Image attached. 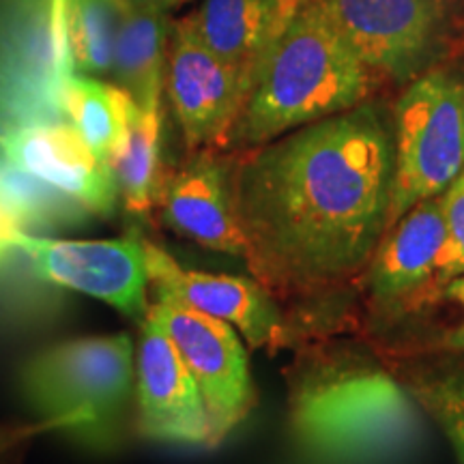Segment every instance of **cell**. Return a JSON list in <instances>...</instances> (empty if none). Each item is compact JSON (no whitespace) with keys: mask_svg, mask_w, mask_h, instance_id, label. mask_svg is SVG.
I'll use <instances>...</instances> for the list:
<instances>
[{"mask_svg":"<svg viewBox=\"0 0 464 464\" xmlns=\"http://www.w3.org/2000/svg\"><path fill=\"white\" fill-rule=\"evenodd\" d=\"M299 445L323 462L359 464L415 443L421 409L382 370L344 368L307 376L290 398Z\"/></svg>","mask_w":464,"mask_h":464,"instance_id":"cell-3","label":"cell"},{"mask_svg":"<svg viewBox=\"0 0 464 464\" xmlns=\"http://www.w3.org/2000/svg\"><path fill=\"white\" fill-rule=\"evenodd\" d=\"M170 31L172 24L164 11L123 3L112 73L136 106L161 108Z\"/></svg>","mask_w":464,"mask_h":464,"instance_id":"cell-16","label":"cell"},{"mask_svg":"<svg viewBox=\"0 0 464 464\" xmlns=\"http://www.w3.org/2000/svg\"><path fill=\"white\" fill-rule=\"evenodd\" d=\"M271 3V15H274V39L286 28L293 17L299 14L301 9L307 7L314 0H269ZM274 44V42H271Z\"/></svg>","mask_w":464,"mask_h":464,"instance_id":"cell-23","label":"cell"},{"mask_svg":"<svg viewBox=\"0 0 464 464\" xmlns=\"http://www.w3.org/2000/svg\"><path fill=\"white\" fill-rule=\"evenodd\" d=\"M440 198H443L448 239H445L434 276H437L439 284H445L451 277L464 274V168L454 181L445 188Z\"/></svg>","mask_w":464,"mask_h":464,"instance_id":"cell-21","label":"cell"},{"mask_svg":"<svg viewBox=\"0 0 464 464\" xmlns=\"http://www.w3.org/2000/svg\"><path fill=\"white\" fill-rule=\"evenodd\" d=\"M374 84L376 75L342 34L327 0H314L266 50L230 144L260 147L362 106Z\"/></svg>","mask_w":464,"mask_h":464,"instance_id":"cell-2","label":"cell"},{"mask_svg":"<svg viewBox=\"0 0 464 464\" xmlns=\"http://www.w3.org/2000/svg\"><path fill=\"white\" fill-rule=\"evenodd\" d=\"M15 249L24 252L44 280L100 299L131 321L149 312V269L144 239L136 232L121 239H52L17 232Z\"/></svg>","mask_w":464,"mask_h":464,"instance_id":"cell-8","label":"cell"},{"mask_svg":"<svg viewBox=\"0 0 464 464\" xmlns=\"http://www.w3.org/2000/svg\"><path fill=\"white\" fill-rule=\"evenodd\" d=\"M421 413L432 417L464 464V376H439L406 385Z\"/></svg>","mask_w":464,"mask_h":464,"instance_id":"cell-20","label":"cell"},{"mask_svg":"<svg viewBox=\"0 0 464 464\" xmlns=\"http://www.w3.org/2000/svg\"><path fill=\"white\" fill-rule=\"evenodd\" d=\"M393 166V125L370 103L247 149L230 198L256 280L299 295L355 277L390 226Z\"/></svg>","mask_w":464,"mask_h":464,"instance_id":"cell-1","label":"cell"},{"mask_svg":"<svg viewBox=\"0 0 464 464\" xmlns=\"http://www.w3.org/2000/svg\"><path fill=\"white\" fill-rule=\"evenodd\" d=\"M161 108H140L131 102L125 130L110 155L119 198L131 216H147L158 207L164 170H161Z\"/></svg>","mask_w":464,"mask_h":464,"instance_id":"cell-17","label":"cell"},{"mask_svg":"<svg viewBox=\"0 0 464 464\" xmlns=\"http://www.w3.org/2000/svg\"><path fill=\"white\" fill-rule=\"evenodd\" d=\"M136 362L130 335H91L45 348L26 363L22 387L48 426L80 443L114 440L130 404Z\"/></svg>","mask_w":464,"mask_h":464,"instance_id":"cell-4","label":"cell"},{"mask_svg":"<svg viewBox=\"0 0 464 464\" xmlns=\"http://www.w3.org/2000/svg\"><path fill=\"white\" fill-rule=\"evenodd\" d=\"M443 297L460 305L462 314H464V274L451 277L450 282L443 284ZM445 346L454 348V351H464V318H462V323L454 329V332L445 338Z\"/></svg>","mask_w":464,"mask_h":464,"instance_id":"cell-22","label":"cell"},{"mask_svg":"<svg viewBox=\"0 0 464 464\" xmlns=\"http://www.w3.org/2000/svg\"><path fill=\"white\" fill-rule=\"evenodd\" d=\"M188 17L200 42L252 89L260 61L274 42L269 0H202Z\"/></svg>","mask_w":464,"mask_h":464,"instance_id":"cell-15","label":"cell"},{"mask_svg":"<svg viewBox=\"0 0 464 464\" xmlns=\"http://www.w3.org/2000/svg\"><path fill=\"white\" fill-rule=\"evenodd\" d=\"M166 91L191 150L228 147L249 89L235 69L200 42L189 17L172 24Z\"/></svg>","mask_w":464,"mask_h":464,"instance_id":"cell-9","label":"cell"},{"mask_svg":"<svg viewBox=\"0 0 464 464\" xmlns=\"http://www.w3.org/2000/svg\"><path fill=\"white\" fill-rule=\"evenodd\" d=\"M138 346V428L147 439L216 448L198 387L158 318L147 312Z\"/></svg>","mask_w":464,"mask_h":464,"instance_id":"cell-11","label":"cell"},{"mask_svg":"<svg viewBox=\"0 0 464 464\" xmlns=\"http://www.w3.org/2000/svg\"><path fill=\"white\" fill-rule=\"evenodd\" d=\"M0 228H15V230H24V226H22L20 218H17L15 208L11 207V202L7 198V194H5L3 185H0ZM26 232V230H24Z\"/></svg>","mask_w":464,"mask_h":464,"instance_id":"cell-24","label":"cell"},{"mask_svg":"<svg viewBox=\"0 0 464 464\" xmlns=\"http://www.w3.org/2000/svg\"><path fill=\"white\" fill-rule=\"evenodd\" d=\"M123 0H65V31L72 65L84 73H110Z\"/></svg>","mask_w":464,"mask_h":464,"instance_id":"cell-19","label":"cell"},{"mask_svg":"<svg viewBox=\"0 0 464 464\" xmlns=\"http://www.w3.org/2000/svg\"><path fill=\"white\" fill-rule=\"evenodd\" d=\"M443 198L432 196L404 213L376 247L370 260V286L376 299L396 301L411 295L437 274L443 252Z\"/></svg>","mask_w":464,"mask_h":464,"instance_id":"cell-14","label":"cell"},{"mask_svg":"<svg viewBox=\"0 0 464 464\" xmlns=\"http://www.w3.org/2000/svg\"><path fill=\"white\" fill-rule=\"evenodd\" d=\"M131 102L121 86L73 72L63 75L56 86V110L67 116L69 125L106 161L123 136Z\"/></svg>","mask_w":464,"mask_h":464,"instance_id":"cell-18","label":"cell"},{"mask_svg":"<svg viewBox=\"0 0 464 464\" xmlns=\"http://www.w3.org/2000/svg\"><path fill=\"white\" fill-rule=\"evenodd\" d=\"M144 256L153 288L168 290L185 305L232 324L252 348L277 346L284 342L286 327L282 312L260 282L183 269L170 254L147 239Z\"/></svg>","mask_w":464,"mask_h":464,"instance_id":"cell-12","label":"cell"},{"mask_svg":"<svg viewBox=\"0 0 464 464\" xmlns=\"http://www.w3.org/2000/svg\"><path fill=\"white\" fill-rule=\"evenodd\" d=\"M390 226L417 202L443 194L464 168V80L430 69L409 84L393 112Z\"/></svg>","mask_w":464,"mask_h":464,"instance_id":"cell-5","label":"cell"},{"mask_svg":"<svg viewBox=\"0 0 464 464\" xmlns=\"http://www.w3.org/2000/svg\"><path fill=\"white\" fill-rule=\"evenodd\" d=\"M17 232L24 230H15V228H0V260H3L11 249H15V237Z\"/></svg>","mask_w":464,"mask_h":464,"instance_id":"cell-26","label":"cell"},{"mask_svg":"<svg viewBox=\"0 0 464 464\" xmlns=\"http://www.w3.org/2000/svg\"><path fill=\"white\" fill-rule=\"evenodd\" d=\"M123 3L131 5V7L155 9V11H164V14H168L170 9L181 7V5L189 3V0H123Z\"/></svg>","mask_w":464,"mask_h":464,"instance_id":"cell-25","label":"cell"},{"mask_svg":"<svg viewBox=\"0 0 464 464\" xmlns=\"http://www.w3.org/2000/svg\"><path fill=\"white\" fill-rule=\"evenodd\" d=\"M3 161L84 211L112 216L116 208L114 174L72 125L33 119L0 133Z\"/></svg>","mask_w":464,"mask_h":464,"instance_id":"cell-10","label":"cell"},{"mask_svg":"<svg viewBox=\"0 0 464 464\" xmlns=\"http://www.w3.org/2000/svg\"><path fill=\"white\" fill-rule=\"evenodd\" d=\"M158 207L168 228L185 239L213 252L247 256V241L232 208L230 170L213 150H198V158L166 177Z\"/></svg>","mask_w":464,"mask_h":464,"instance_id":"cell-13","label":"cell"},{"mask_svg":"<svg viewBox=\"0 0 464 464\" xmlns=\"http://www.w3.org/2000/svg\"><path fill=\"white\" fill-rule=\"evenodd\" d=\"M335 24L376 78L406 82L448 54L460 0H327Z\"/></svg>","mask_w":464,"mask_h":464,"instance_id":"cell-6","label":"cell"},{"mask_svg":"<svg viewBox=\"0 0 464 464\" xmlns=\"http://www.w3.org/2000/svg\"><path fill=\"white\" fill-rule=\"evenodd\" d=\"M149 314L158 318L198 387L216 445L228 437L256 404L247 353L232 324L185 305L155 288Z\"/></svg>","mask_w":464,"mask_h":464,"instance_id":"cell-7","label":"cell"}]
</instances>
